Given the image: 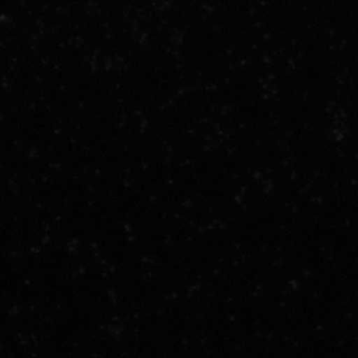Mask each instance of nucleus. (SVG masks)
<instances>
[]
</instances>
